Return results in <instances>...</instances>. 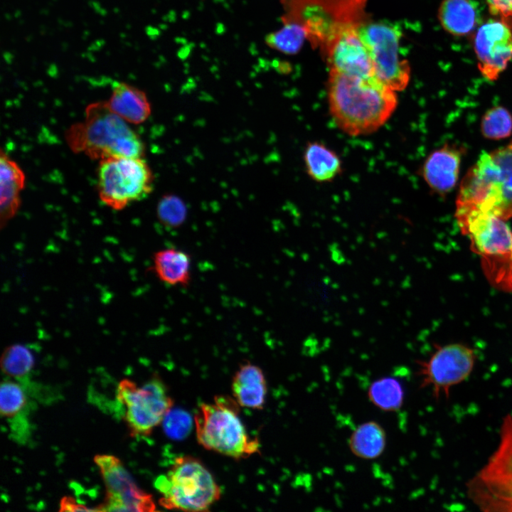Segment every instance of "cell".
<instances>
[{
	"mask_svg": "<svg viewBox=\"0 0 512 512\" xmlns=\"http://www.w3.org/2000/svg\"><path fill=\"white\" fill-rule=\"evenodd\" d=\"M327 99L336 126L351 137L370 134L391 117L398 106L396 92L376 77L363 78L329 70Z\"/></svg>",
	"mask_w": 512,
	"mask_h": 512,
	"instance_id": "cell-1",
	"label": "cell"
},
{
	"mask_svg": "<svg viewBox=\"0 0 512 512\" xmlns=\"http://www.w3.org/2000/svg\"><path fill=\"white\" fill-rule=\"evenodd\" d=\"M65 139L75 153H82L92 159L142 158L145 151L139 136L127 122L110 110L106 101L90 104L84 120L66 131Z\"/></svg>",
	"mask_w": 512,
	"mask_h": 512,
	"instance_id": "cell-2",
	"label": "cell"
},
{
	"mask_svg": "<svg viewBox=\"0 0 512 512\" xmlns=\"http://www.w3.org/2000/svg\"><path fill=\"white\" fill-rule=\"evenodd\" d=\"M282 23H294L322 56L345 31L357 28L368 18L367 0H279Z\"/></svg>",
	"mask_w": 512,
	"mask_h": 512,
	"instance_id": "cell-3",
	"label": "cell"
},
{
	"mask_svg": "<svg viewBox=\"0 0 512 512\" xmlns=\"http://www.w3.org/2000/svg\"><path fill=\"white\" fill-rule=\"evenodd\" d=\"M455 218L479 255L489 283L500 291L511 292L512 230L505 220L476 209L456 210Z\"/></svg>",
	"mask_w": 512,
	"mask_h": 512,
	"instance_id": "cell-4",
	"label": "cell"
},
{
	"mask_svg": "<svg viewBox=\"0 0 512 512\" xmlns=\"http://www.w3.org/2000/svg\"><path fill=\"white\" fill-rule=\"evenodd\" d=\"M240 405L227 395L202 403L194 416L196 438L205 449L235 459L260 452V442L249 435L240 416Z\"/></svg>",
	"mask_w": 512,
	"mask_h": 512,
	"instance_id": "cell-5",
	"label": "cell"
},
{
	"mask_svg": "<svg viewBox=\"0 0 512 512\" xmlns=\"http://www.w3.org/2000/svg\"><path fill=\"white\" fill-rule=\"evenodd\" d=\"M155 486L162 494L160 504L168 509L206 511L221 496L212 474L199 459L188 455L177 457Z\"/></svg>",
	"mask_w": 512,
	"mask_h": 512,
	"instance_id": "cell-6",
	"label": "cell"
},
{
	"mask_svg": "<svg viewBox=\"0 0 512 512\" xmlns=\"http://www.w3.org/2000/svg\"><path fill=\"white\" fill-rule=\"evenodd\" d=\"M499 432L496 449L467 482L466 494L481 511L512 512V415L505 416Z\"/></svg>",
	"mask_w": 512,
	"mask_h": 512,
	"instance_id": "cell-7",
	"label": "cell"
},
{
	"mask_svg": "<svg viewBox=\"0 0 512 512\" xmlns=\"http://www.w3.org/2000/svg\"><path fill=\"white\" fill-rule=\"evenodd\" d=\"M154 176L142 158L110 157L100 160L97 192L102 202L116 210L146 198Z\"/></svg>",
	"mask_w": 512,
	"mask_h": 512,
	"instance_id": "cell-8",
	"label": "cell"
},
{
	"mask_svg": "<svg viewBox=\"0 0 512 512\" xmlns=\"http://www.w3.org/2000/svg\"><path fill=\"white\" fill-rule=\"evenodd\" d=\"M117 398L124 408V420L132 435H149L174 405L167 388L158 376L141 387L132 380H122Z\"/></svg>",
	"mask_w": 512,
	"mask_h": 512,
	"instance_id": "cell-9",
	"label": "cell"
},
{
	"mask_svg": "<svg viewBox=\"0 0 512 512\" xmlns=\"http://www.w3.org/2000/svg\"><path fill=\"white\" fill-rule=\"evenodd\" d=\"M357 31L370 52L377 79L395 92L405 90L410 68L400 54V30L388 23L368 19Z\"/></svg>",
	"mask_w": 512,
	"mask_h": 512,
	"instance_id": "cell-10",
	"label": "cell"
},
{
	"mask_svg": "<svg viewBox=\"0 0 512 512\" xmlns=\"http://www.w3.org/2000/svg\"><path fill=\"white\" fill-rule=\"evenodd\" d=\"M476 361L474 351L462 343L436 348L426 361L417 362L420 388H430L434 397L449 398L451 389L471 375Z\"/></svg>",
	"mask_w": 512,
	"mask_h": 512,
	"instance_id": "cell-11",
	"label": "cell"
},
{
	"mask_svg": "<svg viewBox=\"0 0 512 512\" xmlns=\"http://www.w3.org/2000/svg\"><path fill=\"white\" fill-rule=\"evenodd\" d=\"M95 462L100 469L107 490L100 511H153L155 504L151 495L140 489L117 457L97 455Z\"/></svg>",
	"mask_w": 512,
	"mask_h": 512,
	"instance_id": "cell-12",
	"label": "cell"
},
{
	"mask_svg": "<svg viewBox=\"0 0 512 512\" xmlns=\"http://www.w3.org/2000/svg\"><path fill=\"white\" fill-rule=\"evenodd\" d=\"M478 67L488 80H496L512 58V31L504 20L481 25L474 38Z\"/></svg>",
	"mask_w": 512,
	"mask_h": 512,
	"instance_id": "cell-13",
	"label": "cell"
},
{
	"mask_svg": "<svg viewBox=\"0 0 512 512\" xmlns=\"http://www.w3.org/2000/svg\"><path fill=\"white\" fill-rule=\"evenodd\" d=\"M357 28L342 33L329 47L324 59L329 70L363 78L375 77L371 55Z\"/></svg>",
	"mask_w": 512,
	"mask_h": 512,
	"instance_id": "cell-14",
	"label": "cell"
},
{
	"mask_svg": "<svg viewBox=\"0 0 512 512\" xmlns=\"http://www.w3.org/2000/svg\"><path fill=\"white\" fill-rule=\"evenodd\" d=\"M461 152L449 146L432 152L422 166V176L434 192L444 194L452 191L459 178Z\"/></svg>",
	"mask_w": 512,
	"mask_h": 512,
	"instance_id": "cell-15",
	"label": "cell"
},
{
	"mask_svg": "<svg viewBox=\"0 0 512 512\" xmlns=\"http://www.w3.org/2000/svg\"><path fill=\"white\" fill-rule=\"evenodd\" d=\"M232 392L240 406L262 410L267 392L262 370L250 362L240 364L233 378Z\"/></svg>",
	"mask_w": 512,
	"mask_h": 512,
	"instance_id": "cell-16",
	"label": "cell"
},
{
	"mask_svg": "<svg viewBox=\"0 0 512 512\" xmlns=\"http://www.w3.org/2000/svg\"><path fill=\"white\" fill-rule=\"evenodd\" d=\"M106 102L112 112L128 123H142L151 112L146 93L123 82L114 84L110 97Z\"/></svg>",
	"mask_w": 512,
	"mask_h": 512,
	"instance_id": "cell-17",
	"label": "cell"
},
{
	"mask_svg": "<svg viewBox=\"0 0 512 512\" xmlns=\"http://www.w3.org/2000/svg\"><path fill=\"white\" fill-rule=\"evenodd\" d=\"M0 216L1 227L16 214L21 206V192L24 188L25 175L16 161L4 152L0 156Z\"/></svg>",
	"mask_w": 512,
	"mask_h": 512,
	"instance_id": "cell-18",
	"label": "cell"
},
{
	"mask_svg": "<svg viewBox=\"0 0 512 512\" xmlns=\"http://www.w3.org/2000/svg\"><path fill=\"white\" fill-rule=\"evenodd\" d=\"M153 271L164 284L171 287H187L191 281V257L186 251L166 247L153 255Z\"/></svg>",
	"mask_w": 512,
	"mask_h": 512,
	"instance_id": "cell-19",
	"label": "cell"
},
{
	"mask_svg": "<svg viewBox=\"0 0 512 512\" xmlns=\"http://www.w3.org/2000/svg\"><path fill=\"white\" fill-rule=\"evenodd\" d=\"M438 18L447 32L464 36L477 27L480 14L477 4L472 0H444L439 8Z\"/></svg>",
	"mask_w": 512,
	"mask_h": 512,
	"instance_id": "cell-20",
	"label": "cell"
},
{
	"mask_svg": "<svg viewBox=\"0 0 512 512\" xmlns=\"http://www.w3.org/2000/svg\"><path fill=\"white\" fill-rule=\"evenodd\" d=\"M304 161L308 176L318 183L330 182L342 171L340 157L321 142L307 144L304 151Z\"/></svg>",
	"mask_w": 512,
	"mask_h": 512,
	"instance_id": "cell-21",
	"label": "cell"
},
{
	"mask_svg": "<svg viewBox=\"0 0 512 512\" xmlns=\"http://www.w3.org/2000/svg\"><path fill=\"white\" fill-rule=\"evenodd\" d=\"M387 436L385 429L376 421L369 420L358 425L351 432L348 448L356 457L372 460L385 451Z\"/></svg>",
	"mask_w": 512,
	"mask_h": 512,
	"instance_id": "cell-22",
	"label": "cell"
},
{
	"mask_svg": "<svg viewBox=\"0 0 512 512\" xmlns=\"http://www.w3.org/2000/svg\"><path fill=\"white\" fill-rule=\"evenodd\" d=\"M369 401L384 412L399 411L403 405L405 392L401 383L391 376L373 381L368 388Z\"/></svg>",
	"mask_w": 512,
	"mask_h": 512,
	"instance_id": "cell-23",
	"label": "cell"
},
{
	"mask_svg": "<svg viewBox=\"0 0 512 512\" xmlns=\"http://www.w3.org/2000/svg\"><path fill=\"white\" fill-rule=\"evenodd\" d=\"M281 28L268 33L265 38L266 45L278 52L294 55L299 52L306 38L305 30L294 23H282Z\"/></svg>",
	"mask_w": 512,
	"mask_h": 512,
	"instance_id": "cell-24",
	"label": "cell"
},
{
	"mask_svg": "<svg viewBox=\"0 0 512 512\" xmlns=\"http://www.w3.org/2000/svg\"><path fill=\"white\" fill-rule=\"evenodd\" d=\"M35 358L26 345L16 343L5 348L1 358V368L8 376L21 379L28 375L34 367Z\"/></svg>",
	"mask_w": 512,
	"mask_h": 512,
	"instance_id": "cell-25",
	"label": "cell"
},
{
	"mask_svg": "<svg viewBox=\"0 0 512 512\" xmlns=\"http://www.w3.org/2000/svg\"><path fill=\"white\" fill-rule=\"evenodd\" d=\"M481 130L483 135L491 139H501L512 133V116L504 107H496L484 115Z\"/></svg>",
	"mask_w": 512,
	"mask_h": 512,
	"instance_id": "cell-26",
	"label": "cell"
},
{
	"mask_svg": "<svg viewBox=\"0 0 512 512\" xmlns=\"http://www.w3.org/2000/svg\"><path fill=\"white\" fill-rule=\"evenodd\" d=\"M156 214L163 225L169 228H176L184 223L187 216V208L179 197L174 194H167L159 200Z\"/></svg>",
	"mask_w": 512,
	"mask_h": 512,
	"instance_id": "cell-27",
	"label": "cell"
},
{
	"mask_svg": "<svg viewBox=\"0 0 512 512\" xmlns=\"http://www.w3.org/2000/svg\"><path fill=\"white\" fill-rule=\"evenodd\" d=\"M26 405V397L22 388L11 380L1 383L0 390V410L3 417L13 419Z\"/></svg>",
	"mask_w": 512,
	"mask_h": 512,
	"instance_id": "cell-28",
	"label": "cell"
},
{
	"mask_svg": "<svg viewBox=\"0 0 512 512\" xmlns=\"http://www.w3.org/2000/svg\"><path fill=\"white\" fill-rule=\"evenodd\" d=\"M498 164L504 188L505 220L512 218V144L490 152Z\"/></svg>",
	"mask_w": 512,
	"mask_h": 512,
	"instance_id": "cell-29",
	"label": "cell"
},
{
	"mask_svg": "<svg viewBox=\"0 0 512 512\" xmlns=\"http://www.w3.org/2000/svg\"><path fill=\"white\" fill-rule=\"evenodd\" d=\"M164 429L171 438L180 439L187 437L192 427L190 415L183 410L172 409L163 420Z\"/></svg>",
	"mask_w": 512,
	"mask_h": 512,
	"instance_id": "cell-30",
	"label": "cell"
},
{
	"mask_svg": "<svg viewBox=\"0 0 512 512\" xmlns=\"http://www.w3.org/2000/svg\"><path fill=\"white\" fill-rule=\"evenodd\" d=\"M490 10L503 17H512V0H486Z\"/></svg>",
	"mask_w": 512,
	"mask_h": 512,
	"instance_id": "cell-31",
	"label": "cell"
},
{
	"mask_svg": "<svg viewBox=\"0 0 512 512\" xmlns=\"http://www.w3.org/2000/svg\"><path fill=\"white\" fill-rule=\"evenodd\" d=\"M60 511H100V508H91L77 503L73 498L64 497L60 501Z\"/></svg>",
	"mask_w": 512,
	"mask_h": 512,
	"instance_id": "cell-32",
	"label": "cell"
}]
</instances>
